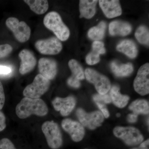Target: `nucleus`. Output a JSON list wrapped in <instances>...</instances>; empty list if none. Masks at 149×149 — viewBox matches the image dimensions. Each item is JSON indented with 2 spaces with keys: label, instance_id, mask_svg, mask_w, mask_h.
Wrapping results in <instances>:
<instances>
[{
  "label": "nucleus",
  "instance_id": "nucleus-1",
  "mask_svg": "<svg viewBox=\"0 0 149 149\" xmlns=\"http://www.w3.org/2000/svg\"><path fill=\"white\" fill-rule=\"evenodd\" d=\"M17 116L24 119L32 115L44 116L47 114L48 109L45 102L42 99L23 98L16 107Z\"/></svg>",
  "mask_w": 149,
  "mask_h": 149
},
{
  "label": "nucleus",
  "instance_id": "nucleus-2",
  "mask_svg": "<svg viewBox=\"0 0 149 149\" xmlns=\"http://www.w3.org/2000/svg\"><path fill=\"white\" fill-rule=\"evenodd\" d=\"M43 22L45 26L52 31L59 40L65 41L69 38V29L63 23L59 14L56 12L52 11L47 14Z\"/></svg>",
  "mask_w": 149,
  "mask_h": 149
},
{
  "label": "nucleus",
  "instance_id": "nucleus-3",
  "mask_svg": "<svg viewBox=\"0 0 149 149\" xmlns=\"http://www.w3.org/2000/svg\"><path fill=\"white\" fill-rule=\"evenodd\" d=\"M113 133L116 137L130 146H137L144 140L143 136L141 132L137 128L131 126H116L113 129Z\"/></svg>",
  "mask_w": 149,
  "mask_h": 149
},
{
  "label": "nucleus",
  "instance_id": "nucleus-4",
  "mask_svg": "<svg viewBox=\"0 0 149 149\" xmlns=\"http://www.w3.org/2000/svg\"><path fill=\"white\" fill-rule=\"evenodd\" d=\"M42 131L48 146L52 149H58L63 144L62 136L57 123L47 121L42 125Z\"/></svg>",
  "mask_w": 149,
  "mask_h": 149
},
{
  "label": "nucleus",
  "instance_id": "nucleus-5",
  "mask_svg": "<svg viewBox=\"0 0 149 149\" xmlns=\"http://www.w3.org/2000/svg\"><path fill=\"white\" fill-rule=\"evenodd\" d=\"M50 81L39 74L36 75L33 82L27 85L23 91V95L26 97L39 99L49 90Z\"/></svg>",
  "mask_w": 149,
  "mask_h": 149
},
{
  "label": "nucleus",
  "instance_id": "nucleus-6",
  "mask_svg": "<svg viewBox=\"0 0 149 149\" xmlns=\"http://www.w3.org/2000/svg\"><path fill=\"white\" fill-rule=\"evenodd\" d=\"M6 25L13 33L17 40L23 43L29 40L31 35V29L24 21H19L15 17H10L6 21Z\"/></svg>",
  "mask_w": 149,
  "mask_h": 149
},
{
  "label": "nucleus",
  "instance_id": "nucleus-7",
  "mask_svg": "<svg viewBox=\"0 0 149 149\" xmlns=\"http://www.w3.org/2000/svg\"><path fill=\"white\" fill-rule=\"evenodd\" d=\"M85 75L88 82L94 84L99 94H107L110 90L111 85L109 79L96 70L87 68L85 70Z\"/></svg>",
  "mask_w": 149,
  "mask_h": 149
},
{
  "label": "nucleus",
  "instance_id": "nucleus-8",
  "mask_svg": "<svg viewBox=\"0 0 149 149\" xmlns=\"http://www.w3.org/2000/svg\"><path fill=\"white\" fill-rule=\"evenodd\" d=\"M76 113L80 123L91 130L100 127L104 121V116L101 112L98 111L88 113L82 109L79 108L76 111Z\"/></svg>",
  "mask_w": 149,
  "mask_h": 149
},
{
  "label": "nucleus",
  "instance_id": "nucleus-9",
  "mask_svg": "<svg viewBox=\"0 0 149 149\" xmlns=\"http://www.w3.org/2000/svg\"><path fill=\"white\" fill-rule=\"evenodd\" d=\"M134 90L142 96L149 93V64L146 63L140 67L134 80Z\"/></svg>",
  "mask_w": 149,
  "mask_h": 149
},
{
  "label": "nucleus",
  "instance_id": "nucleus-10",
  "mask_svg": "<svg viewBox=\"0 0 149 149\" xmlns=\"http://www.w3.org/2000/svg\"><path fill=\"white\" fill-rule=\"evenodd\" d=\"M35 47L40 53L51 55L59 53L63 47L61 42L56 37L38 40Z\"/></svg>",
  "mask_w": 149,
  "mask_h": 149
},
{
  "label": "nucleus",
  "instance_id": "nucleus-11",
  "mask_svg": "<svg viewBox=\"0 0 149 149\" xmlns=\"http://www.w3.org/2000/svg\"><path fill=\"white\" fill-rule=\"evenodd\" d=\"M61 126L69 134L71 139L74 142H80L83 140L85 136L84 126L77 121L70 118H65L62 121Z\"/></svg>",
  "mask_w": 149,
  "mask_h": 149
},
{
  "label": "nucleus",
  "instance_id": "nucleus-12",
  "mask_svg": "<svg viewBox=\"0 0 149 149\" xmlns=\"http://www.w3.org/2000/svg\"><path fill=\"white\" fill-rule=\"evenodd\" d=\"M52 103L56 111H60L62 116H66L69 115L74 109L76 101L72 96L65 98L57 97L53 100Z\"/></svg>",
  "mask_w": 149,
  "mask_h": 149
},
{
  "label": "nucleus",
  "instance_id": "nucleus-13",
  "mask_svg": "<svg viewBox=\"0 0 149 149\" xmlns=\"http://www.w3.org/2000/svg\"><path fill=\"white\" fill-rule=\"evenodd\" d=\"M40 74L49 80H53L57 73V64L53 59L42 58L38 61Z\"/></svg>",
  "mask_w": 149,
  "mask_h": 149
},
{
  "label": "nucleus",
  "instance_id": "nucleus-14",
  "mask_svg": "<svg viewBox=\"0 0 149 149\" xmlns=\"http://www.w3.org/2000/svg\"><path fill=\"white\" fill-rule=\"evenodd\" d=\"M19 57L21 60L19 72L25 74L32 71L37 64V59L32 52L24 49L19 52Z\"/></svg>",
  "mask_w": 149,
  "mask_h": 149
},
{
  "label": "nucleus",
  "instance_id": "nucleus-15",
  "mask_svg": "<svg viewBox=\"0 0 149 149\" xmlns=\"http://www.w3.org/2000/svg\"><path fill=\"white\" fill-rule=\"evenodd\" d=\"M99 1L101 8L107 18H114L120 16L122 14L119 1L100 0Z\"/></svg>",
  "mask_w": 149,
  "mask_h": 149
},
{
  "label": "nucleus",
  "instance_id": "nucleus-16",
  "mask_svg": "<svg viewBox=\"0 0 149 149\" xmlns=\"http://www.w3.org/2000/svg\"><path fill=\"white\" fill-rule=\"evenodd\" d=\"M131 31L132 27L128 22L114 21L109 24V32L111 36H127Z\"/></svg>",
  "mask_w": 149,
  "mask_h": 149
},
{
  "label": "nucleus",
  "instance_id": "nucleus-17",
  "mask_svg": "<svg viewBox=\"0 0 149 149\" xmlns=\"http://www.w3.org/2000/svg\"><path fill=\"white\" fill-rule=\"evenodd\" d=\"M98 2L95 0H80L79 3L80 18H92L95 14L96 5Z\"/></svg>",
  "mask_w": 149,
  "mask_h": 149
},
{
  "label": "nucleus",
  "instance_id": "nucleus-18",
  "mask_svg": "<svg viewBox=\"0 0 149 149\" xmlns=\"http://www.w3.org/2000/svg\"><path fill=\"white\" fill-rule=\"evenodd\" d=\"M109 95L111 102L119 108H123L127 105L130 98L128 96L122 95L120 93V88L113 86L110 89Z\"/></svg>",
  "mask_w": 149,
  "mask_h": 149
},
{
  "label": "nucleus",
  "instance_id": "nucleus-19",
  "mask_svg": "<svg viewBox=\"0 0 149 149\" xmlns=\"http://www.w3.org/2000/svg\"><path fill=\"white\" fill-rule=\"evenodd\" d=\"M116 49L131 58H135L138 54L136 44L130 40H124L120 42L117 45Z\"/></svg>",
  "mask_w": 149,
  "mask_h": 149
},
{
  "label": "nucleus",
  "instance_id": "nucleus-20",
  "mask_svg": "<svg viewBox=\"0 0 149 149\" xmlns=\"http://www.w3.org/2000/svg\"><path fill=\"white\" fill-rule=\"evenodd\" d=\"M112 72L117 77H123L129 76L133 71V67L130 63L120 64L115 61L112 62L110 65Z\"/></svg>",
  "mask_w": 149,
  "mask_h": 149
},
{
  "label": "nucleus",
  "instance_id": "nucleus-21",
  "mask_svg": "<svg viewBox=\"0 0 149 149\" xmlns=\"http://www.w3.org/2000/svg\"><path fill=\"white\" fill-rule=\"evenodd\" d=\"M30 9L38 15L45 13L49 8L48 1L46 0H24Z\"/></svg>",
  "mask_w": 149,
  "mask_h": 149
},
{
  "label": "nucleus",
  "instance_id": "nucleus-22",
  "mask_svg": "<svg viewBox=\"0 0 149 149\" xmlns=\"http://www.w3.org/2000/svg\"><path fill=\"white\" fill-rule=\"evenodd\" d=\"M129 109L137 115L140 114H149L148 102L145 100H136L129 105Z\"/></svg>",
  "mask_w": 149,
  "mask_h": 149
},
{
  "label": "nucleus",
  "instance_id": "nucleus-23",
  "mask_svg": "<svg viewBox=\"0 0 149 149\" xmlns=\"http://www.w3.org/2000/svg\"><path fill=\"white\" fill-rule=\"evenodd\" d=\"M106 28V24L103 21L101 22L96 27H92L88 32V36L93 40L98 41L102 40L104 36Z\"/></svg>",
  "mask_w": 149,
  "mask_h": 149
},
{
  "label": "nucleus",
  "instance_id": "nucleus-24",
  "mask_svg": "<svg viewBox=\"0 0 149 149\" xmlns=\"http://www.w3.org/2000/svg\"><path fill=\"white\" fill-rule=\"evenodd\" d=\"M68 66L72 72V75L79 80H84L85 78V72L83 68L77 61L71 59L68 62Z\"/></svg>",
  "mask_w": 149,
  "mask_h": 149
},
{
  "label": "nucleus",
  "instance_id": "nucleus-25",
  "mask_svg": "<svg viewBox=\"0 0 149 149\" xmlns=\"http://www.w3.org/2000/svg\"><path fill=\"white\" fill-rule=\"evenodd\" d=\"M135 36L139 43L142 45H149V32L146 27L141 25L138 27L135 32Z\"/></svg>",
  "mask_w": 149,
  "mask_h": 149
},
{
  "label": "nucleus",
  "instance_id": "nucleus-26",
  "mask_svg": "<svg viewBox=\"0 0 149 149\" xmlns=\"http://www.w3.org/2000/svg\"><path fill=\"white\" fill-rule=\"evenodd\" d=\"M100 60V54L93 50L88 54L86 58V63L89 65L97 64Z\"/></svg>",
  "mask_w": 149,
  "mask_h": 149
},
{
  "label": "nucleus",
  "instance_id": "nucleus-27",
  "mask_svg": "<svg viewBox=\"0 0 149 149\" xmlns=\"http://www.w3.org/2000/svg\"><path fill=\"white\" fill-rule=\"evenodd\" d=\"M93 99L95 102L109 104L111 102L110 96L109 95H108V94H105V95L96 94L93 96Z\"/></svg>",
  "mask_w": 149,
  "mask_h": 149
},
{
  "label": "nucleus",
  "instance_id": "nucleus-28",
  "mask_svg": "<svg viewBox=\"0 0 149 149\" xmlns=\"http://www.w3.org/2000/svg\"><path fill=\"white\" fill-rule=\"evenodd\" d=\"M12 51V47L8 44L0 45V59L7 56Z\"/></svg>",
  "mask_w": 149,
  "mask_h": 149
},
{
  "label": "nucleus",
  "instance_id": "nucleus-29",
  "mask_svg": "<svg viewBox=\"0 0 149 149\" xmlns=\"http://www.w3.org/2000/svg\"><path fill=\"white\" fill-rule=\"evenodd\" d=\"M93 51L97 52V53L103 54L105 53L106 50L104 47V44L102 42L99 41H95L92 45Z\"/></svg>",
  "mask_w": 149,
  "mask_h": 149
},
{
  "label": "nucleus",
  "instance_id": "nucleus-30",
  "mask_svg": "<svg viewBox=\"0 0 149 149\" xmlns=\"http://www.w3.org/2000/svg\"><path fill=\"white\" fill-rule=\"evenodd\" d=\"M0 149H17L10 140L3 138L0 140Z\"/></svg>",
  "mask_w": 149,
  "mask_h": 149
},
{
  "label": "nucleus",
  "instance_id": "nucleus-31",
  "mask_svg": "<svg viewBox=\"0 0 149 149\" xmlns=\"http://www.w3.org/2000/svg\"><path fill=\"white\" fill-rule=\"evenodd\" d=\"M97 106L98 107L99 109L101 111L102 114L106 118H108L110 116L108 110L105 105L102 103L96 102Z\"/></svg>",
  "mask_w": 149,
  "mask_h": 149
},
{
  "label": "nucleus",
  "instance_id": "nucleus-32",
  "mask_svg": "<svg viewBox=\"0 0 149 149\" xmlns=\"http://www.w3.org/2000/svg\"><path fill=\"white\" fill-rule=\"evenodd\" d=\"M68 84L72 88H78L80 86V80L71 76L67 80Z\"/></svg>",
  "mask_w": 149,
  "mask_h": 149
},
{
  "label": "nucleus",
  "instance_id": "nucleus-33",
  "mask_svg": "<svg viewBox=\"0 0 149 149\" xmlns=\"http://www.w3.org/2000/svg\"><path fill=\"white\" fill-rule=\"evenodd\" d=\"M5 102V95L2 84L0 81V110L2 109Z\"/></svg>",
  "mask_w": 149,
  "mask_h": 149
},
{
  "label": "nucleus",
  "instance_id": "nucleus-34",
  "mask_svg": "<svg viewBox=\"0 0 149 149\" xmlns=\"http://www.w3.org/2000/svg\"><path fill=\"white\" fill-rule=\"evenodd\" d=\"M6 127V118L4 114L0 111V132L3 131Z\"/></svg>",
  "mask_w": 149,
  "mask_h": 149
},
{
  "label": "nucleus",
  "instance_id": "nucleus-35",
  "mask_svg": "<svg viewBox=\"0 0 149 149\" xmlns=\"http://www.w3.org/2000/svg\"><path fill=\"white\" fill-rule=\"evenodd\" d=\"M138 115L134 113H130L127 116V119L128 122L130 123H134L137 122L138 120Z\"/></svg>",
  "mask_w": 149,
  "mask_h": 149
},
{
  "label": "nucleus",
  "instance_id": "nucleus-36",
  "mask_svg": "<svg viewBox=\"0 0 149 149\" xmlns=\"http://www.w3.org/2000/svg\"><path fill=\"white\" fill-rule=\"evenodd\" d=\"M130 149H149V139H147L146 141L142 142L140 144L139 147Z\"/></svg>",
  "mask_w": 149,
  "mask_h": 149
},
{
  "label": "nucleus",
  "instance_id": "nucleus-37",
  "mask_svg": "<svg viewBox=\"0 0 149 149\" xmlns=\"http://www.w3.org/2000/svg\"><path fill=\"white\" fill-rule=\"evenodd\" d=\"M11 72V69L7 66L0 65V74H7Z\"/></svg>",
  "mask_w": 149,
  "mask_h": 149
},
{
  "label": "nucleus",
  "instance_id": "nucleus-38",
  "mask_svg": "<svg viewBox=\"0 0 149 149\" xmlns=\"http://www.w3.org/2000/svg\"><path fill=\"white\" fill-rule=\"evenodd\" d=\"M116 116H117V117H120V113H117V114H116Z\"/></svg>",
  "mask_w": 149,
  "mask_h": 149
},
{
  "label": "nucleus",
  "instance_id": "nucleus-39",
  "mask_svg": "<svg viewBox=\"0 0 149 149\" xmlns=\"http://www.w3.org/2000/svg\"></svg>",
  "mask_w": 149,
  "mask_h": 149
}]
</instances>
